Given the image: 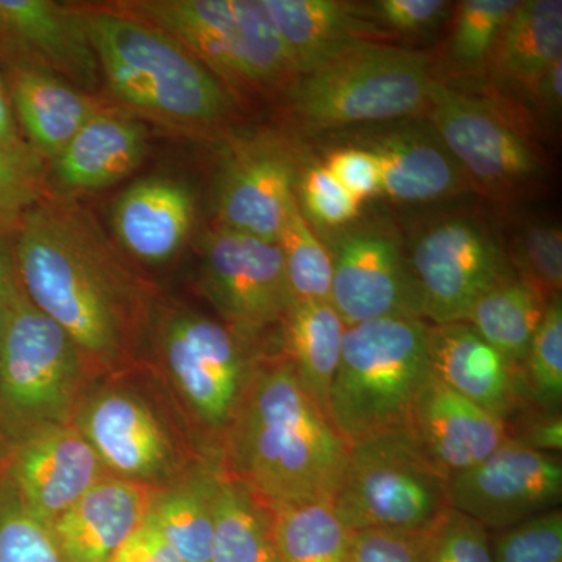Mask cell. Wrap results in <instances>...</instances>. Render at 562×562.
Wrapping results in <instances>:
<instances>
[{"label":"cell","instance_id":"obj_15","mask_svg":"<svg viewBox=\"0 0 562 562\" xmlns=\"http://www.w3.org/2000/svg\"><path fill=\"white\" fill-rule=\"evenodd\" d=\"M331 258L330 303L346 327L390 316L419 317L408 260L392 233L379 227L346 233Z\"/></svg>","mask_w":562,"mask_h":562},{"label":"cell","instance_id":"obj_29","mask_svg":"<svg viewBox=\"0 0 562 562\" xmlns=\"http://www.w3.org/2000/svg\"><path fill=\"white\" fill-rule=\"evenodd\" d=\"M549 303L520 279L503 280L473 303L464 322L522 373L528 350Z\"/></svg>","mask_w":562,"mask_h":562},{"label":"cell","instance_id":"obj_11","mask_svg":"<svg viewBox=\"0 0 562 562\" xmlns=\"http://www.w3.org/2000/svg\"><path fill=\"white\" fill-rule=\"evenodd\" d=\"M160 355L192 414L211 430H227L250 375L231 328L202 314H173L161 327Z\"/></svg>","mask_w":562,"mask_h":562},{"label":"cell","instance_id":"obj_16","mask_svg":"<svg viewBox=\"0 0 562 562\" xmlns=\"http://www.w3.org/2000/svg\"><path fill=\"white\" fill-rule=\"evenodd\" d=\"M106 471L120 479L158 484L176 465L165 425L149 403L121 387L99 391L81 406L77 425Z\"/></svg>","mask_w":562,"mask_h":562},{"label":"cell","instance_id":"obj_12","mask_svg":"<svg viewBox=\"0 0 562 562\" xmlns=\"http://www.w3.org/2000/svg\"><path fill=\"white\" fill-rule=\"evenodd\" d=\"M447 492L450 509L501 532L557 508L561 460L509 438L486 460L449 476Z\"/></svg>","mask_w":562,"mask_h":562},{"label":"cell","instance_id":"obj_7","mask_svg":"<svg viewBox=\"0 0 562 562\" xmlns=\"http://www.w3.org/2000/svg\"><path fill=\"white\" fill-rule=\"evenodd\" d=\"M447 487L449 476L408 428L349 447L333 506L349 531L427 530L450 509Z\"/></svg>","mask_w":562,"mask_h":562},{"label":"cell","instance_id":"obj_22","mask_svg":"<svg viewBox=\"0 0 562 562\" xmlns=\"http://www.w3.org/2000/svg\"><path fill=\"white\" fill-rule=\"evenodd\" d=\"M286 50L294 76L317 63L386 36L369 9L341 0H261Z\"/></svg>","mask_w":562,"mask_h":562},{"label":"cell","instance_id":"obj_46","mask_svg":"<svg viewBox=\"0 0 562 562\" xmlns=\"http://www.w3.org/2000/svg\"><path fill=\"white\" fill-rule=\"evenodd\" d=\"M509 438L546 453H560L562 449V420L560 412H543L524 417L522 427L509 428Z\"/></svg>","mask_w":562,"mask_h":562},{"label":"cell","instance_id":"obj_9","mask_svg":"<svg viewBox=\"0 0 562 562\" xmlns=\"http://www.w3.org/2000/svg\"><path fill=\"white\" fill-rule=\"evenodd\" d=\"M408 268L417 313L432 325L464 321L484 292L512 277L501 243L473 217H450L422 233Z\"/></svg>","mask_w":562,"mask_h":562},{"label":"cell","instance_id":"obj_41","mask_svg":"<svg viewBox=\"0 0 562 562\" xmlns=\"http://www.w3.org/2000/svg\"><path fill=\"white\" fill-rule=\"evenodd\" d=\"M306 213L325 227H342L357 220L361 203L351 198L324 165H312L299 177Z\"/></svg>","mask_w":562,"mask_h":562},{"label":"cell","instance_id":"obj_49","mask_svg":"<svg viewBox=\"0 0 562 562\" xmlns=\"http://www.w3.org/2000/svg\"><path fill=\"white\" fill-rule=\"evenodd\" d=\"M0 149L13 151L32 149L21 139L20 133H18L10 98L7 94L5 87H3L2 79H0Z\"/></svg>","mask_w":562,"mask_h":562},{"label":"cell","instance_id":"obj_13","mask_svg":"<svg viewBox=\"0 0 562 562\" xmlns=\"http://www.w3.org/2000/svg\"><path fill=\"white\" fill-rule=\"evenodd\" d=\"M202 286L236 327L261 328L286 317L291 294L279 243L220 228L205 243Z\"/></svg>","mask_w":562,"mask_h":562},{"label":"cell","instance_id":"obj_23","mask_svg":"<svg viewBox=\"0 0 562 562\" xmlns=\"http://www.w3.org/2000/svg\"><path fill=\"white\" fill-rule=\"evenodd\" d=\"M194 210L191 191L179 181L143 180L128 188L114 205V232L133 257L161 265L183 247Z\"/></svg>","mask_w":562,"mask_h":562},{"label":"cell","instance_id":"obj_36","mask_svg":"<svg viewBox=\"0 0 562 562\" xmlns=\"http://www.w3.org/2000/svg\"><path fill=\"white\" fill-rule=\"evenodd\" d=\"M0 562H65L52 525L22 505L0 480Z\"/></svg>","mask_w":562,"mask_h":562},{"label":"cell","instance_id":"obj_48","mask_svg":"<svg viewBox=\"0 0 562 562\" xmlns=\"http://www.w3.org/2000/svg\"><path fill=\"white\" fill-rule=\"evenodd\" d=\"M16 266H14L13 254L0 236V336H2L3 324H5L7 312L13 292L18 286Z\"/></svg>","mask_w":562,"mask_h":562},{"label":"cell","instance_id":"obj_18","mask_svg":"<svg viewBox=\"0 0 562 562\" xmlns=\"http://www.w3.org/2000/svg\"><path fill=\"white\" fill-rule=\"evenodd\" d=\"M428 355L432 375L450 390L506 425L519 416L528 398L522 373L468 322L428 327Z\"/></svg>","mask_w":562,"mask_h":562},{"label":"cell","instance_id":"obj_44","mask_svg":"<svg viewBox=\"0 0 562 562\" xmlns=\"http://www.w3.org/2000/svg\"><path fill=\"white\" fill-rule=\"evenodd\" d=\"M449 5L443 0H376L371 16L390 31L420 33L436 27Z\"/></svg>","mask_w":562,"mask_h":562},{"label":"cell","instance_id":"obj_37","mask_svg":"<svg viewBox=\"0 0 562 562\" xmlns=\"http://www.w3.org/2000/svg\"><path fill=\"white\" fill-rule=\"evenodd\" d=\"M514 260L520 280L538 292L543 302L561 297L562 233L560 225L531 224L514 244Z\"/></svg>","mask_w":562,"mask_h":562},{"label":"cell","instance_id":"obj_6","mask_svg":"<svg viewBox=\"0 0 562 562\" xmlns=\"http://www.w3.org/2000/svg\"><path fill=\"white\" fill-rule=\"evenodd\" d=\"M116 11L183 44L227 87H286L294 70L261 0H143Z\"/></svg>","mask_w":562,"mask_h":562},{"label":"cell","instance_id":"obj_24","mask_svg":"<svg viewBox=\"0 0 562 562\" xmlns=\"http://www.w3.org/2000/svg\"><path fill=\"white\" fill-rule=\"evenodd\" d=\"M146 150V127L125 111L102 106L55 158V179L65 190H101L135 171Z\"/></svg>","mask_w":562,"mask_h":562},{"label":"cell","instance_id":"obj_27","mask_svg":"<svg viewBox=\"0 0 562 562\" xmlns=\"http://www.w3.org/2000/svg\"><path fill=\"white\" fill-rule=\"evenodd\" d=\"M492 57L502 79L532 91L546 69L562 58L561 0H520Z\"/></svg>","mask_w":562,"mask_h":562},{"label":"cell","instance_id":"obj_40","mask_svg":"<svg viewBox=\"0 0 562 562\" xmlns=\"http://www.w3.org/2000/svg\"><path fill=\"white\" fill-rule=\"evenodd\" d=\"M438 525L427 530L349 531L342 562H431Z\"/></svg>","mask_w":562,"mask_h":562},{"label":"cell","instance_id":"obj_47","mask_svg":"<svg viewBox=\"0 0 562 562\" xmlns=\"http://www.w3.org/2000/svg\"><path fill=\"white\" fill-rule=\"evenodd\" d=\"M543 110L557 114L562 105V58L550 65L532 88Z\"/></svg>","mask_w":562,"mask_h":562},{"label":"cell","instance_id":"obj_20","mask_svg":"<svg viewBox=\"0 0 562 562\" xmlns=\"http://www.w3.org/2000/svg\"><path fill=\"white\" fill-rule=\"evenodd\" d=\"M161 494L158 484L105 476L52 522L65 562H110Z\"/></svg>","mask_w":562,"mask_h":562},{"label":"cell","instance_id":"obj_38","mask_svg":"<svg viewBox=\"0 0 562 562\" xmlns=\"http://www.w3.org/2000/svg\"><path fill=\"white\" fill-rule=\"evenodd\" d=\"M43 195V165L35 150L0 149V236L16 232Z\"/></svg>","mask_w":562,"mask_h":562},{"label":"cell","instance_id":"obj_50","mask_svg":"<svg viewBox=\"0 0 562 562\" xmlns=\"http://www.w3.org/2000/svg\"><path fill=\"white\" fill-rule=\"evenodd\" d=\"M2 439H3V435H2V431H0V449H2ZM0 457H2V453H0Z\"/></svg>","mask_w":562,"mask_h":562},{"label":"cell","instance_id":"obj_33","mask_svg":"<svg viewBox=\"0 0 562 562\" xmlns=\"http://www.w3.org/2000/svg\"><path fill=\"white\" fill-rule=\"evenodd\" d=\"M294 302H330L331 251L310 227L299 198L292 202L279 239Z\"/></svg>","mask_w":562,"mask_h":562},{"label":"cell","instance_id":"obj_10","mask_svg":"<svg viewBox=\"0 0 562 562\" xmlns=\"http://www.w3.org/2000/svg\"><path fill=\"white\" fill-rule=\"evenodd\" d=\"M427 111L432 133L480 190L520 194L542 179L538 151L490 102L435 80Z\"/></svg>","mask_w":562,"mask_h":562},{"label":"cell","instance_id":"obj_25","mask_svg":"<svg viewBox=\"0 0 562 562\" xmlns=\"http://www.w3.org/2000/svg\"><path fill=\"white\" fill-rule=\"evenodd\" d=\"M9 94L18 120L32 140V149L52 160L61 154L85 122L102 109L90 92L25 61L11 66Z\"/></svg>","mask_w":562,"mask_h":562},{"label":"cell","instance_id":"obj_31","mask_svg":"<svg viewBox=\"0 0 562 562\" xmlns=\"http://www.w3.org/2000/svg\"><path fill=\"white\" fill-rule=\"evenodd\" d=\"M280 562H342L349 530L333 501L292 503L269 509Z\"/></svg>","mask_w":562,"mask_h":562},{"label":"cell","instance_id":"obj_45","mask_svg":"<svg viewBox=\"0 0 562 562\" xmlns=\"http://www.w3.org/2000/svg\"><path fill=\"white\" fill-rule=\"evenodd\" d=\"M110 562H181V560L147 514L143 524L125 539Z\"/></svg>","mask_w":562,"mask_h":562},{"label":"cell","instance_id":"obj_42","mask_svg":"<svg viewBox=\"0 0 562 562\" xmlns=\"http://www.w3.org/2000/svg\"><path fill=\"white\" fill-rule=\"evenodd\" d=\"M431 562H494L490 531L471 517L449 509L436 527Z\"/></svg>","mask_w":562,"mask_h":562},{"label":"cell","instance_id":"obj_34","mask_svg":"<svg viewBox=\"0 0 562 562\" xmlns=\"http://www.w3.org/2000/svg\"><path fill=\"white\" fill-rule=\"evenodd\" d=\"M522 380L528 398L543 412H560L562 398V303L553 299L524 362Z\"/></svg>","mask_w":562,"mask_h":562},{"label":"cell","instance_id":"obj_4","mask_svg":"<svg viewBox=\"0 0 562 562\" xmlns=\"http://www.w3.org/2000/svg\"><path fill=\"white\" fill-rule=\"evenodd\" d=\"M432 372L428 325L390 316L351 325L328 398V419L347 446L408 430L420 392Z\"/></svg>","mask_w":562,"mask_h":562},{"label":"cell","instance_id":"obj_17","mask_svg":"<svg viewBox=\"0 0 562 562\" xmlns=\"http://www.w3.org/2000/svg\"><path fill=\"white\" fill-rule=\"evenodd\" d=\"M0 35L25 63L57 74L79 90L98 87V55L81 10L49 0H0Z\"/></svg>","mask_w":562,"mask_h":562},{"label":"cell","instance_id":"obj_28","mask_svg":"<svg viewBox=\"0 0 562 562\" xmlns=\"http://www.w3.org/2000/svg\"><path fill=\"white\" fill-rule=\"evenodd\" d=\"M283 321L288 361L303 390L328 417V398L347 327L330 302H294Z\"/></svg>","mask_w":562,"mask_h":562},{"label":"cell","instance_id":"obj_14","mask_svg":"<svg viewBox=\"0 0 562 562\" xmlns=\"http://www.w3.org/2000/svg\"><path fill=\"white\" fill-rule=\"evenodd\" d=\"M3 476L22 505L54 522L105 479L98 453L74 425H46L14 441Z\"/></svg>","mask_w":562,"mask_h":562},{"label":"cell","instance_id":"obj_19","mask_svg":"<svg viewBox=\"0 0 562 562\" xmlns=\"http://www.w3.org/2000/svg\"><path fill=\"white\" fill-rule=\"evenodd\" d=\"M294 158L271 144L239 151L225 168L220 188L221 227L276 241L297 199Z\"/></svg>","mask_w":562,"mask_h":562},{"label":"cell","instance_id":"obj_21","mask_svg":"<svg viewBox=\"0 0 562 562\" xmlns=\"http://www.w3.org/2000/svg\"><path fill=\"white\" fill-rule=\"evenodd\" d=\"M409 430L447 476L486 460L508 441V425L431 375L414 405Z\"/></svg>","mask_w":562,"mask_h":562},{"label":"cell","instance_id":"obj_43","mask_svg":"<svg viewBox=\"0 0 562 562\" xmlns=\"http://www.w3.org/2000/svg\"><path fill=\"white\" fill-rule=\"evenodd\" d=\"M351 198L362 203L382 194V173L375 155L366 147L333 150L322 162Z\"/></svg>","mask_w":562,"mask_h":562},{"label":"cell","instance_id":"obj_39","mask_svg":"<svg viewBox=\"0 0 562 562\" xmlns=\"http://www.w3.org/2000/svg\"><path fill=\"white\" fill-rule=\"evenodd\" d=\"M494 562H562V512L538 514L498 532L492 541Z\"/></svg>","mask_w":562,"mask_h":562},{"label":"cell","instance_id":"obj_26","mask_svg":"<svg viewBox=\"0 0 562 562\" xmlns=\"http://www.w3.org/2000/svg\"><path fill=\"white\" fill-rule=\"evenodd\" d=\"M379 161L382 194L397 202H432L468 190L469 181L435 133L402 131L368 144Z\"/></svg>","mask_w":562,"mask_h":562},{"label":"cell","instance_id":"obj_2","mask_svg":"<svg viewBox=\"0 0 562 562\" xmlns=\"http://www.w3.org/2000/svg\"><path fill=\"white\" fill-rule=\"evenodd\" d=\"M227 431L231 479L266 508L333 501L338 492L349 446L290 361L250 372Z\"/></svg>","mask_w":562,"mask_h":562},{"label":"cell","instance_id":"obj_1","mask_svg":"<svg viewBox=\"0 0 562 562\" xmlns=\"http://www.w3.org/2000/svg\"><path fill=\"white\" fill-rule=\"evenodd\" d=\"M16 232L14 266L29 301L87 360L121 361L138 335L144 292L98 225L79 206L41 199Z\"/></svg>","mask_w":562,"mask_h":562},{"label":"cell","instance_id":"obj_3","mask_svg":"<svg viewBox=\"0 0 562 562\" xmlns=\"http://www.w3.org/2000/svg\"><path fill=\"white\" fill-rule=\"evenodd\" d=\"M106 85L131 109L206 127L232 113L227 87L169 33L116 10H81Z\"/></svg>","mask_w":562,"mask_h":562},{"label":"cell","instance_id":"obj_32","mask_svg":"<svg viewBox=\"0 0 562 562\" xmlns=\"http://www.w3.org/2000/svg\"><path fill=\"white\" fill-rule=\"evenodd\" d=\"M214 480L161 492L149 517L181 562H210L213 542Z\"/></svg>","mask_w":562,"mask_h":562},{"label":"cell","instance_id":"obj_5","mask_svg":"<svg viewBox=\"0 0 562 562\" xmlns=\"http://www.w3.org/2000/svg\"><path fill=\"white\" fill-rule=\"evenodd\" d=\"M432 81L420 52L366 41L292 77L288 114L303 133L416 116L427 110Z\"/></svg>","mask_w":562,"mask_h":562},{"label":"cell","instance_id":"obj_8","mask_svg":"<svg viewBox=\"0 0 562 562\" xmlns=\"http://www.w3.org/2000/svg\"><path fill=\"white\" fill-rule=\"evenodd\" d=\"M83 351L40 312L18 281L0 336V431L13 441L66 424L83 375Z\"/></svg>","mask_w":562,"mask_h":562},{"label":"cell","instance_id":"obj_35","mask_svg":"<svg viewBox=\"0 0 562 562\" xmlns=\"http://www.w3.org/2000/svg\"><path fill=\"white\" fill-rule=\"evenodd\" d=\"M520 2V0H519ZM517 0H464L460 3L450 38V57L464 69L482 68L498 36L519 5Z\"/></svg>","mask_w":562,"mask_h":562},{"label":"cell","instance_id":"obj_30","mask_svg":"<svg viewBox=\"0 0 562 562\" xmlns=\"http://www.w3.org/2000/svg\"><path fill=\"white\" fill-rule=\"evenodd\" d=\"M214 531L210 562H280L271 514L231 476L214 480Z\"/></svg>","mask_w":562,"mask_h":562}]
</instances>
